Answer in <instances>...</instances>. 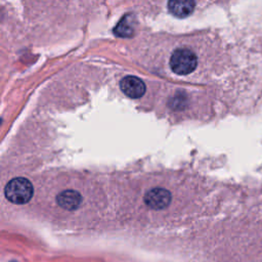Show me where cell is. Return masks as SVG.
Segmentation results:
<instances>
[{
    "mask_svg": "<svg viewBox=\"0 0 262 262\" xmlns=\"http://www.w3.org/2000/svg\"><path fill=\"white\" fill-rule=\"evenodd\" d=\"M10 262H16V261H10Z\"/></svg>",
    "mask_w": 262,
    "mask_h": 262,
    "instance_id": "cell-8",
    "label": "cell"
},
{
    "mask_svg": "<svg viewBox=\"0 0 262 262\" xmlns=\"http://www.w3.org/2000/svg\"><path fill=\"white\" fill-rule=\"evenodd\" d=\"M82 196L79 191L75 189H66L60 191L56 196L57 205L68 211L76 210L80 207Z\"/></svg>",
    "mask_w": 262,
    "mask_h": 262,
    "instance_id": "cell-5",
    "label": "cell"
},
{
    "mask_svg": "<svg viewBox=\"0 0 262 262\" xmlns=\"http://www.w3.org/2000/svg\"><path fill=\"white\" fill-rule=\"evenodd\" d=\"M114 32L119 37H130L133 33V27L129 21V17L125 16L122 18L114 29Z\"/></svg>",
    "mask_w": 262,
    "mask_h": 262,
    "instance_id": "cell-7",
    "label": "cell"
},
{
    "mask_svg": "<svg viewBox=\"0 0 262 262\" xmlns=\"http://www.w3.org/2000/svg\"><path fill=\"white\" fill-rule=\"evenodd\" d=\"M6 199L16 205L27 204L33 196L34 188L31 181L25 177L12 178L4 188Z\"/></svg>",
    "mask_w": 262,
    "mask_h": 262,
    "instance_id": "cell-1",
    "label": "cell"
},
{
    "mask_svg": "<svg viewBox=\"0 0 262 262\" xmlns=\"http://www.w3.org/2000/svg\"><path fill=\"white\" fill-rule=\"evenodd\" d=\"M195 2L187 0H173L168 2V9L174 16L183 18L190 15L194 9Z\"/></svg>",
    "mask_w": 262,
    "mask_h": 262,
    "instance_id": "cell-6",
    "label": "cell"
},
{
    "mask_svg": "<svg viewBox=\"0 0 262 262\" xmlns=\"http://www.w3.org/2000/svg\"><path fill=\"white\" fill-rule=\"evenodd\" d=\"M170 68L173 73L185 76L192 73L198 64V58L193 51L187 48H178L171 54Z\"/></svg>",
    "mask_w": 262,
    "mask_h": 262,
    "instance_id": "cell-2",
    "label": "cell"
},
{
    "mask_svg": "<svg viewBox=\"0 0 262 262\" xmlns=\"http://www.w3.org/2000/svg\"><path fill=\"white\" fill-rule=\"evenodd\" d=\"M120 89L126 96L136 99L144 95L146 87L144 82L138 77L126 76L120 82Z\"/></svg>",
    "mask_w": 262,
    "mask_h": 262,
    "instance_id": "cell-4",
    "label": "cell"
},
{
    "mask_svg": "<svg viewBox=\"0 0 262 262\" xmlns=\"http://www.w3.org/2000/svg\"><path fill=\"white\" fill-rule=\"evenodd\" d=\"M171 192L164 187H152L144 194L143 201L145 205L152 210H162L171 203Z\"/></svg>",
    "mask_w": 262,
    "mask_h": 262,
    "instance_id": "cell-3",
    "label": "cell"
}]
</instances>
